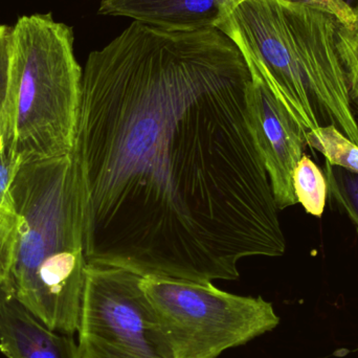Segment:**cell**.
I'll use <instances>...</instances> for the list:
<instances>
[{"mask_svg":"<svg viewBox=\"0 0 358 358\" xmlns=\"http://www.w3.org/2000/svg\"><path fill=\"white\" fill-rule=\"evenodd\" d=\"M22 165L10 143L0 142V223L16 229L17 217L13 201L12 185Z\"/></svg>","mask_w":358,"mask_h":358,"instance_id":"4fadbf2b","label":"cell"},{"mask_svg":"<svg viewBox=\"0 0 358 358\" xmlns=\"http://www.w3.org/2000/svg\"><path fill=\"white\" fill-rule=\"evenodd\" d=\"M236 1H240V0H229L227 2L231 3ZM302 1L309 2L323 8L346 27H352L357 21L355 8L347 0H302Z\"/></svg>","mask_w":358,"mask_h":358,"instance_id":"9a60e30c","label":"cell"},{"mask_svg":"<svg viewBox=\"0 0 358 358\" xmlns=\"http://www.w3.org/2000/svg\"><path fill=\"white\" fill-rule=\"evenodd\" d=\"M10 281L17 300L48 328L78 332L86 279L82 194L73 153L22 164Z\"/></svg>","mask_w":358,"mask_h":358,"instance_id":"3957f363","label":"cell"},{"mask_svg":"<svg viewBox=\"0 0 358 358\" xmlns=\"http://www.w3.org/2000/svg\"><path fill=\"white\" fill-rule=\"evenodd\" d=\"M14 227L0 223V281H6L10 277V264L15 245Z\"/></svg>","mask_w":358,"mask_h":358,"instance_id":"2e32d148","label":"cell"},{"mask_svg":"<svg viewBox=\"0 0 358 358\" xmlns=\"http://www.w3.org/2000/svg\"><path fill=\"white\" fill-rule=\"evenodd\" d=\"M0 351L8 358H81L73 336L48 328L8 287L0 303Z\"/></svg>","mask_w":358,"mask_h":358,"instance_id":"ba28073f","label":"cell"},{"mask_svg":"<svg viewBox=\"0 0 358 358\" xmlns=\"http://www.w3.org/2000/svg\"><path fill=\"white\" fill-rule=\"evenodd\" d=\"M340 24L302 0H240L225 4L215 27L233 40L252 77L305 134L322 125L320 108L358 146V122L338 46Z\"/></svg>","mask_w":358,"mask_h":358,"instance_id":"7a4b0ae2","label":"cell"},{"mask_svg":"<svg viewBox=\"0 0 358 358\" xmlns=\"http://www.w3.org/2000/svg\"><path fill=\"white\" fill-rule=\"evenodd\" d=\"M294 195L308 214L322 217L326 208L328 183L322 170L304 155L292 176Z\"/></svg>","mask_w":358,"mask_h":358,"instance_id":"8fae6325","label":"cell"},{"mask_svg":"<svg viewBox=\"0 0 358 358\" xmlns=\"http://www.w3.org/2000/svg\"><path fill=\"white\" fill-rule=\"evenodd\" d=\"M73 44V27L52 12L12 25L14 151L22 164L73 153L83 75Z\"/></svg>","mask_w":358,"mask_h":358,"instance_id":"277c9868","label":"cell"},{"mask_svg":"<svg viewBox=\"0 0 358 358\" xmlns=\"http://www.w3.org/2000/svg\"><path fill=\"white\" fill-rule=\"evenodd\" d=\"M353 8H355V10H358V1L357 2V4H355V6H353Z\"/></svg>","mask_w":358,"mask_h":358,"instance_id":"d6986e66","label":"cell"},{"mask_svg":"<svg viewBox=\"0 0 358 358\" xmlns=\"http://www.w3.org/2000/svg\"><path fill=\"white\" fill-rule=\"evenodd\" d=\"M12 27L0 24V142L14 147L15 94L10 67Z\"/></svg>","mask_w":358,"mask_h":358,"instance_id":"7c38bea8","label":"cell"},{"mask_svg":"<svg viewBox=\"0 0 358 358\" xmlns=\"http://www.w3.org/2000/svg\"><path fill=\"white\" fill-rule=\"evenodd\" d=\"M252 81L217 27L134 21L90 52L73 150L87 264L206 283L237 280L248 257L285 254Z\"/></svg>","mask_w":358,"mask_h":358,"instance_id":"6da1fadb","label":"cell"},{"mask_svg":"<svg viewBox=\"0 0 358 358\" xmlns=\"http://www.w3.org/2000/svg\"><path fill=\"white\" fill-rule=\"evenodd\" d=\"M248 92L250 127L279 210L296 206L292 176L306 148L307 134L268 88L252 77Z\"/></svg>","mask_w":358,"mask_h":358,"instance_id":"52a82bcc","label":"cell"},{"mask_svg":"<svg viewBox=\"0 0 358 358\" xmlns=\"http://www.w3.org/2000/svg\"><path fill=\"white\" fill-rule=\"evenodd\" d=\"M357 1H358V0H357Z\"/></svg>","mask_w":358,"mask_h":358,"instance_id":"ffe728a7","label":"cell"},{"mask_svg":"<svg viewBox=\"0 0 358 358\" xmlns=\"http://www.w3.org/2000/svg\"><path fill=\"white\" fill-rule=\"evenodd\" d=\"M8 287H10V281L8 280L0 281V303H1L6 292H8Z\"/></svg>","mask_w":358,"mask_h":358,"instance_id":"e0dca14e","label":"cell"},{"mask_svg":"<svg viewBox=\"0 0 358 358\" xmlns=\"http://www.w3.org/2000/svg\"><path fill=\"white\" fill-rule=\"evenodd\" d=\"M307 146L317 149L336 167L358 174V146L332 124L319 126L306 136Z\"/></svg>","mask_w":358,"mask_h":358,"instance_id":"30bf717a","label":"cell"},{"mask_svg":"<svg viewBox=\"0 0 358 358\" xmlns=\"http://www.w3.org/2000/svg\"><path fill=\"white\" fill-rule=\"evenodd\" d=\"M141 286L176 358H218L280 324L273 303L223 292L212 282L144 277Z\"/></svg>","mask_w":358,"mask_h":358,"instance_id":"5b68a950","label":"cell"},{"mask_svg":"<svg viewBox=\"0 0 358 358\" xmlns=\"http://www.w3.org/2000/svg\"><path fill=\"white\" fill-rule=\"evenodd\" d=\"M141 275L87 264L80 313L81 358H176Z\"/></svg>","mask_w":358,"mask_h":358,"instance_id":"8992f818","label":"cell"},{"mask_svg":"<svg viewBox=\"0 0 358 358\" xmlns=\"http://www.w3.org/2000/svg\"><path fill=\"white\" fill-rule=\"evenodd\" d=\"M328 191L348 215L358 235V174L326 164Z\"/></svg>","mask_w":358,"mask_h":358,"instance_id":"5bb4252c","label":"cell"},{"mask_svg":"<svg viewBox=\"0 0 358 358\" xmlns=\"http://www.w3.org/2000/svg\"><path fill=\"white\" fill-rule=\"evenodd\" d=\"M351 98V104H352L353 110H357L358 113V94H353V96H350Z\"/></svg>","mask_w":358,"mask_h":358,"instance_id":"ac0fdd59","label":"cell"},{"mask_svg":"<svg viewBox=\"0 0 358 358\" xmlns=\"http://www.w3.org/2000/svg\"><path fill=\"white\" fill-rule=\"evenodd\" d=\"M229 0H100L98 14L128 17L168 29L215 27Z\"/></svg>","mask_w":358,"mask_h":358,"instance_id":"9c48e42d","label":"cell"}]
</instances>
